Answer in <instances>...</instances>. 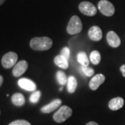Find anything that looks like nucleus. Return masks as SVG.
<instances>
[{"label":"nucleus","mask_w":125,"mask_h":125,"mask_svg":"<svg viewBox=\"0 0 125 125\" xmlns=\"http://www.w3.org/2000/svg\"><path fill=\"white\" fill-rule=\"evenodd\" d=\"M77 61L81 65V66H88L89 60L87 54L84 52H80L77 54Z\"/></svg>","instance_id":"17"},{"label":"nucleus","mask_w":125,"mask_h":125,"mask_svg":"<svg viewBox=\"0 0 125 125\" xmlns=\"http://www.w3.org/2000/svg\"><path fill=\"white\" fill-rule=\"evenodd\" d=\"M106 40H107L108 45L113 48L118 47L121 44V40L120 37L117 36L116 33L114 31H109L106 35Z\"/></svg>","instance_id":"10"},{"label":"nucleus","mask_w":125,"mask_h":125,"mask_svg":"<svg viewBox=\"0 0 125 125\" xmlns=\"http://www.w3.org/2000/svg\"><path fill=\"white\" fill-rule=\"evenodd\" d=\"M56 79L60 85H63L67 82V77L65 72L62 71H58L56 73Z\"/></svg>","instance_id":"19"},{"label":"nucleus","mask_w":125,"mask_h":125,"mask_svg":"<svg viewBox=\"0 0 125 125\" xmlns=\"http://www.w3.org/2000/svg\"><path fill=\"white\" fill-rule=\"evenodd\" d=\"M18 83L21 88L26 90L27 91H36V83L31 79L27 78H22L18 80Z\"/></svg>","instance_id":"9"},{"label":"nucleus","mask_w":125,"mask_h":125,"mask_svg":"<svg viewBox=\"0 0 125 125\" xmlns=\"http://www.w3.org/2000/svg\"><path fill=\"white\" fill-rule=\"evenodd\" d=\"M105 81V76L102 74H98L94 76L89 83L90 88L93 90H96Z\"/></svg>","instance_id":"11"},{"label":"nucleus","mask_w":125,"mask_h":125,"mask_svg":"<svg viewBox=\"0 0 125 125\" xmlns=\"http://www.w3.org/2000/svg\"><path fill=\"white\" fill-rule=\"evenodd\" d=\"M3 82H4V78H3V76H1V75H0V87L1 86Z\"/></svg>","instance_id":"26"},{"label":"nucleus","mask_w":125,"mask_h":125,"mask_svg":"<svg viewBox=\"0 0 125 125\" xmlns=\"http://www.w3.org/2000/svg\"><path fill=\"white\" fill-rule=\"evenodd\" d=\"M120 71L122 74V75L124 77H125V65H122L120 67Z\"/></svg>","instance_id":"24"},{"label":"nucleus","mask_w":125,"mask_h":125,"mask_svg":"<svg viewBox=\"0 0 125 125\" xmlns=\"http://www.w3.org/2000/svg\"><path fill=\"white\" fill-rule=\"evenodd\" d=\"M11 101L14 105L17 106H22L25 104V98L22 94L21 93L14 94L12 96Z\"/></svg>","instance_id":"16"},{"label":"nucleus","mask_w":125,"mask_h":125,"mask_svg":"<svg viewBox=\"0 0 125 125\" xmlns=\"http://www.w3.org/2000/svg\"><path fill=\"white\" fill-rule=\"evenodd\" d=\"M41 96V93L39 90H36L34 91L33 93L31 94L30 97H29V100L31 103L33 104H36L39 101Z\"/></svg>","instance_id":"20"},{"label":"nucleus","mask_w":125,"mask_h":125,"mask_svg":"<svg viewBox=\"0 0 125 125\" xmlns=\"http://www.w3.org/2000/svg\"><path fill=\"white\" fill-rule=\"evenodd\" d=\"M90 39L93 41H99L102 38V31L97 26H93L88 31Z\"/></svg>","instance_id":"12"},{"label":"nucleus","mask_w":125,"mask_h":125,"mask_svg":"<svg viewBox=\"0 0 125 125\" xmlns=\"http://www.w3.org/2000/svg\"><path fill=\"white\" fill-rule=\"evenodd\" d=\"M53 45L52 40L49 37H35L30 40V47L36 51H46Z\"/></svg>","instance_id":"1"},{"label":"nucleus","mask_w":125,"mask_h":125,"mask_svg":"<svg viewBox=\"0 0 125 125\" xmlns=\"http://www.w3.org/2000/svg\"><path fill=\"white\" fill-rule=\"evenodd\" d=\"M85 125H99L97 122H88L87 124Z\"/></svg>","instance_id":"25"},{"label":"nucleus","mask_w":125,"mask_h":125,"mask_svg":"<svg viewBox=\"0 0 125 125\" xmlns=\"http://www.w3.org/2000/svg\"><path fill=\"white\" fill-rule=\"evenodd\" d=\"M77 88V80L74 76H70L67 79V89L69 93H74Z\"/></svg>","instance_id":"15"},{"label":"nucleus","mask_w":125,"mask_h":125,"mask_svg":"<svg viewBox=\"0 0 125 125\" xmlns=\"http://www.w3.org/2000/svg\"><path fill=\"white\" fill-rule=\"evenodd\" d=\"M61 55H62V56H64L65 58H66L68 60L70 56V50L67 47H63L61 52Z\"/></svg>","instance_id":"23"},{"label":"nucleus","mask_w":125,"mask_h":125,"mask_svg":"<svg viewBox=\"0 0 125 125\" xmlns=\"http://www.w3.org/2000/svg\"><path fill=\"white\" fill-rule=\"evenodd\" d=\"M0 113H1V112H0Z\"/></svg>","instance_id":"28"},{"label":"nucleus","mask_w":125,"mask_h":125,"mask_svg":"<svg viewBox=\"0 0 125 125\" xmlns=\"http://www.w3.org/2000/svg\"><path fill=\"white\" fill-rule=\"evenodd\" d=\"M90 60L93 65H98L101 61V54L98 51H93L90 54Z\"/></svg>","instance_id":"18"},{"label":"nucleus","mask_w":125,"mask_h":125,"mask_svg":"<svg viewBox=\"0 0 125 125\" xmlns=\"http://www.w3.org/2000/svg\"><path fill=\"white\" fill-rule=\"evenodd\" d=\"M18 54L13 52H8L3 56L1 58V64L2 66L6 69H9L14 67L18 61Z\"/></svg>","instance_id":"4"},{"label":"nucleus","mask_w":125,"mask_h":125,"mask_svg":"<svg viewBox=\"0 0 125 125\" xmlns=\"http://www.w3.org/2000/svg\"><path fill=\"white\" fill-rule=\"evenodd\" d=\"M83 25L80 18L77 15H73L67 26V32L70 35H74L82 31Z\"/></svg>","instance_id":"3"},{"label":"nucleus","mask_w":125,"mask_h":125,"mask_svg":"<svg viewBox=\"0 0 125 125\" xmlns=\"http://www.w3.org/2000/svg\"><path fill=\"white\" fill-rule=\"evenodd\" d=\"M27 68H28V62L24 60H22L17 62L13 67V71H12L13 75L15 77L22 76L23 74L27 71Z\"/></svg>","instance_id":"7"},{"label":"nucleus","mask_w":125,"mask_h":125,"mask_svg":"<svg viewBox=\"0 0 125 125\" xmlns=\"http://www.w3.org/2000/svg\"><path fill=\"white\" fill-rule=\"evenodd\" d=\"M79 9L81 13L87 16H90V17L95 15L97 11L95 6L89 1L81 2L79 6Z\"/></svg>","instance_id":"6"},{"label":"nucleus","mask_w":125,"mask_h":125,"mask_svg":"<svg viewBox=\"0 0 125 125\" xmlns=\"http://www.w3.org/2000/svg\"><path fill=\"white\" fill-rule=\"evenodd\" d=\"M98 9L102 13L107 17H111L115 13V7L107 0H101L98 3Z\"/></svg>","instance_id":"5"},{"label":"nucleus","mask_w":125,"mask_h":125,"mask_svg":"<svg viewBox=\"0 0 125 125\" xmlns=\"http://www.w3.org/2000/svg\"><path fill=\"white\" fill-rule=\"evenodd\" d=\"M125 101L123 98L120 97H117L112 99L108 103V107L111 111H117L123 107Z\"/></svg>","instance_id":"13"},{"label":"nucleus","mask_w":125,"mask_h":125,"mask_svg":"<svg viewBox=\"0 0 125 125\" xmlns=\"http://www.w3.org/2000/svg\"><path fill=\"white\" fill-rule=\"evenodd\" d=\"M72 110L67 106H62L53 115L54 120L57 123H62L71 117Z\"/></svg>","instance_id":"2"},{"label":"nucleus","mask_w":125,"mask_h":125,"mask_svg":"<svg viewBox=\"0 0 125 125\" xmlns=\"http://www.w3.org/2000/svg\"><path fill=\"white\" fill-rule=\"evenodd\" d=\"M54 63L58 66L59 67H61L62 69H67L69 67V63L68 60L67 58L62 56V55H58L54 58Z\"/></svg>","instance_id":"14"},{"label":"nucleus","mask_w":125,"mask_h":125,"mask_svg":"<svg viewBox=\"0 0 125 125\" xmlns=\"http://www.w3.org/2000/svg\"><path fill=\"white\" fill-rule=\"evenodd\" d=\"M61 104H62V101L61 99H56L48 104L42 106L40 108V111L43 113H50L60 107Z\"/></svg>","instance_id":"8"},{"label":"nucleus","mask_w":125,"mask_h":125,"mask_svg":"<svg viewBox=\"0 0 125 125\" xmlns=\"http://www.w3.org/2000/svg\"><path fill=\"white\" fill-rule=\"evenodd\" d=\"M9 125H31L28 121L24 120H17L13 122H11Z\"/></svg>","instance_id":"22"},{"label":"nucleus","mask_w":125,"mask_h":125,"mask_svg":"<svg viewBox=\"0 0 125 125\" xmlns=\"http://www.w3.org/2000/svg\"><path fill=\"white\" fill-rule=\"evenodd\" d=\"M81 70L83 74L86 76H92L94 73L93 69L91 67H88V66H81Z\"/></svg>","instance_id":"21"},{"label":"nucleus","mask_w":125,"mask_h":125,"mask_svg":"<svg viewBox=\"0 0 125 125\" xmlns=\"http://www.w3.org/2000/svg\"><path fill=\"white\" fill-rule=\"evenodd\" d=\"M6 1V0H0V6L3 4Z\"/></svg>","instance_id":"27"}]
</instances>
